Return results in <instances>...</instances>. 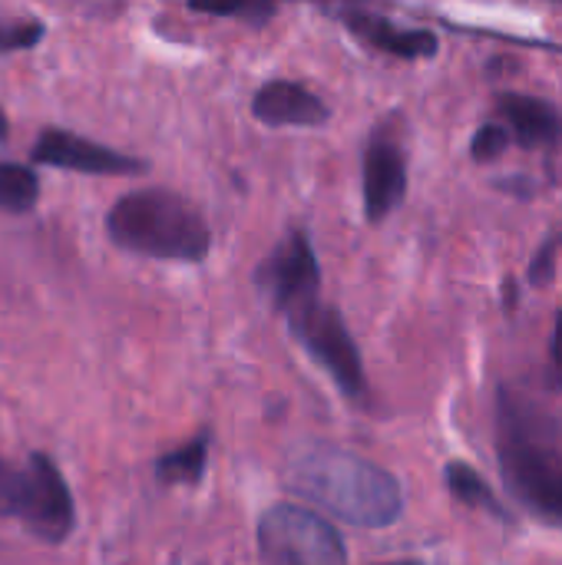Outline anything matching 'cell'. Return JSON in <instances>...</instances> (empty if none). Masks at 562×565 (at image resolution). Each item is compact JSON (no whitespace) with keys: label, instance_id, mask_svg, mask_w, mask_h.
Wrapping results in <instances>:
<instances>
[{"label":"cell","instance_id":"17","mask_svg":"<svg viewBox=\"0 0 562 565\" xmlns=\"http://www.w3.org/2000/svg\"><path fill=\"white\" fill-rule=\"evenodd\" d=\"M510 149V132L497 122H484L474 139H470V156L477 162H490V159H500L503 152Z\"/></svg>","mask_w":562,"mask_h":565},{"label":"cell","instance_id":"10","mask_svg":"<svg viewBox=\"0 0 562 565\" xmlns=\"http://www.w3.org/2000/svg\"><path fill=\"white\" fill-rule=\"evenodd\" d=\"M338 17L344 20V26L371 50L401 56V60H431L441 50V40L434 30H421V26H397L394 20L374 13V10H361V7H348L338 10Z\"/></svg>","mask_w":562,"mask_h":565},{"label":"cell","instance_id":"4","mask_svg":"<svg viewBox=\"0 0 562 565\" xmlns=\"http://www.w3.org/2000/svg\"><path fill=\"white\" fill-rule=\"evenodd\" d=\"M288 315H291L295 341L328 371V377L338 384V391L348 401L364 404L368 401V377H364L361 351H358L344 318L338 315V308L321 305L315 298V301H308Z\"/></svg>","mask_w":562,"mask_h":565},{"label":"cell","instance_id":"5","mask_svg":"<svg viewBox=\"0 0 562 565\" xmlns=\"http://www.w3.org/2000/svg\"><path fill=\"white\" fill-rule=\"evenodd\" d=\"M258 550L265 565H348L338 530L295 503H278L262 516Z\"/></svg>","mask_w":562,"mask_h":565},{"label":"cell","instance_id":"2","mask_svg":"<svg viewBox=\"0 0 562 565\" xmlns=\"http://www.w3.org/2000/svg\"><path fill=\"white\" fill-rule=\"evenodd\" d=\"M497 457L513 503L562 530V447L556 430L510 387L497 394Z\"/></svg>","mask_w":562,"mask_h":565},{"label":"cell","instance_id":"12","mask_svg":"<svg viewBox=\"0 0 562 565\" xmlns=\"http://www.w3.org/2000/svg\"><path fill=\"white\" fill-rule=\"evenodd\" d=\"M252 116L265 126H321L331 113L325 99L305 89L301 83L268 79L252 99Z\"/></svg>","mask_w":562,"mask_h":565},{"label":"cell","instance_id":"15","mask_svg":"<svg viewBox=\"0 0 562 565\" xmlns=\"http://www.w3.org/2000/svg\"><path fill=\"white\" fill-rule=\"evenodd\" d=\"M40 199V179L30 166L0 162V209L30 212Z\"/></svg>","mask_w":562,"mask_h":565},{"label":"cell","instance_id":"1","mask_svg":"<svg viewBox=\"0 0 562 565\" xmlns=\"http://www.w3.org/2000/svg\"><path fill=\"white\" fill-rule=\"evenodd\" d=\"M288 487L361 530H384L404 513L401 483L378 463L328 444L298 447L285 467Z\"/></svg>","mask_w":562,"mask_h":565},{"label":"cell","instance_id":"18","mask_svg":"<svg viewBox=\"0 0 562 565\" xmlns=\"http://www.w3.org/2000/svg\"><path fill=\"white\" fill-rule=\"evenodd\" d=\"M192 10L212 13V17H252L255 23H265V20L275 13L272 3H232V7H222V3H215V7H199V3H192Z\"/></svg>","mask_w":562,"mask_h":565},{"label":"cell","instance_id":"20","mask_svg":"<svg viewBox=\"0 0 562 565\" xmlns=\"http://www.w3.org/2000/svg\"><path fill=\"white\" fill-rule=\"evenodd\" d=\"M553 364H556V371H560L562 377V308L560 318H556V331H553Z\"/></svg>","mask_w":562,"mask_h":565},{"label":"cell","instance_id":"9","mask_svg":"<svg viewBox=\"0 0 562 565\" xmlns=\"http://www.w3.org/2000/svg\"><path fill=\"white\" fill-rule=\"evenodd\" d=\"M407 195V152L391 129H378L364 149V215L384 222Z\"/></svg>","mask_w":562,"mask_h":565},{"label":"cell","instance_id":"21","mask_svg":"<svg viewBox=\"0 0 562 565\" xmlns=\"http://www.w3.org/2000/svg\"><path fill=\"white\" fill-rule=\"evenodd\" d=\"M3 139H7V116L0 113V142H3Z\"/></svg>","mask_w":562,"mask_h":565},{"label":"cell","instance_id":"13","mask_svg":"<svg viewBox=\"0 0 562 565\" xmlns=\"http://www.w3.org/2000/svg\"><path fill=\"white\" fill-rule=\"evenodd\" d=\"M444 483L450 490L454 500H460L464 507H477V510H487L490 516L503 520V523H513V513L500 503V497L494 493V487L487 483V477L480 470H474L470 463H447L444 467Z\"/></svg>","mask_w":562,"mask_h":565},{"label":"cell","instance_id":"16","mask_svg":"<svg viewBox=\"0 0 562 565\" xmlns=\"http://www.w3.org/2000/svg\"><path fill=\"white\" fill-rule=\"evenodd\" d=\"M43 40V23L36 17H0V53L30 50Z\"/></svg>","mask_w":562,"mask_h":565},{"label":"cell","instance_id":"3","mask_svg":"<svg viewBox=\"0 0 562 565\" xmlns=\"http://www.w3.org/2000/svg\"><path fill=\"white\" fill-rule=\"evenodd\" d=\"M113 245L146 258L202 262L212 248V228L202 212L169 189H136L106 212Z\"/></svg>","mask_w":562,"mask_h":565},{"label":"cell","instance_id":"19","mask_svg":"<svg viewBox=\"0 0 562 565\" xmlns=\"http://www.w3.org/2000/svg\"><path fill=\"white\" fill-rule=\"evenodd\" d=\"M20 483H23L20 470H10L0 463V516H13L17 500H20Z\"/></svg>","mask_w":562,"mask_h":565},{"label":"cell","instance_id":"6","mask_svg":"<svg viewBox=\"0 0 562 565\" xmlns=\"http://www.w3.org/2000/svg\"><path fill=\"white\" fill-rule=\"evenodd\" d=\"M20 477L23 483H20V500H17L13 516L23 523L30 536L50 546L63 543L76 526V507H73L63 473L46 454H30Z\"/></svg>","mask_w":562,"mask_h":565},{"label":"cell","instance_id":"14","mask_svg":"<svg viewBox=\"0 0 562 565\" xmlns=\"http://www.w3.org/2000/svg\"><path fill=\"white\" fill-rule=\"evenodd\" d=\"M209 463V434H199L195 440L182 444L179 450L156 460V480L166 487H195Z\"/></svg>","mask_w":562,"mask_h":565},{"label":"cell","instance_id":"11","mask_svg":"<svg viewBox=\"0 0 562 565\" xmlns=\"http://www.w3.org/2000/svg\"><path fill=\"white\" fill-rule=\"evenodd\" d=\"M497 113L503 116V129L510 142L523 149H553L562 142V113L530 93H497Z\"/></svg>","mask_w":562,"mask_h":565},{"label":"cell","instance_id":"7","mask_svg":"<svg viewBox=\"0 0 562 565\" xmlns=\"http://www.w3.org/2000/svg\"><path fill=\"white\" fill-rule=\"evenodd\" d=\"M258 291L278 308V311H295L308 301H315L321 288V265L315 258V248L305 232H288L272 255L258 265L255 271Z\"/></svg>","mask_w":562,"mask_h":565},{"label":"cell","instance_id":"8","mask_svg":"<svg viewBox=\"0 0 562 565\" xmlns=\"http://www.w3.org/2000/svg\"><path fill=\"white\" fill-rule=\"evenodd\" d=\"M30 159L40 166H56L70 172H86V175H136L146 172L149 166L136 156L116 152L109 146H99L93 139H83L70 129H43L40 139L30 149Z\"/></svg>","mask_w":562,"mask_h":565},{"label":"cell","instance_id":"22","mask_svg":"<svg viewBox=\"0 0 562 565\" xmlns=\"http://www.w3.org/2000/svg\"><path fill=\"white\" fill-rule=\"evenodd\" d=\"M388 565H421V563H414V559H407V563H388Z\"/></svg>","mask_w":562,"mask_h":565}]
</instances>
